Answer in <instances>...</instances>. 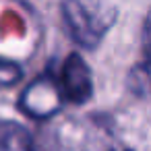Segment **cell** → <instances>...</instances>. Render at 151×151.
Returning a JSON list of instances; mask_svg holds the SVG:
<instances>
[{
	"instance_id": "3957f363",
	"label": "cell",
	"mask_w": 151,
	"mask_h": 151,
	"mask_svg": "<svg viewBox=\"0 0 151 151\" xmlns=\"http://www.w3.org/2000/svg\"><path fill=\"white\" fill-rule=\"evenodd\" d=\"M56 77H58V85H60V93H62L64 101L79 106V104H85L87 99H91V95H93L91 70L77 52L66 56L62 70Z\"/></svg>"
},
{
	"instance_id": "7a4b0ae2",
	"label": "cell",
	"mask_w": 151,
	"mask_h": 151,
	"mask_svg": "<svg viewBox=\"0 0 151 151\" xmlns=\"http://www.w3.org/2000/svg\"><path fill=\"white\" fill-rule=\"evenodd\" d=\"M62 104H64V99H62V93H60L58 77L50 68L44 75H40L31 85L25 87L17 106L27 116L44 120V118L54 116L62 108Z\"/></svg>"
},
{
	"instance_id": "6da1fadb",
	"label": "cell",
	"mask_w": 151,
	"mask_h": 151,
	"mask_svg": "<svg viewBox=\"0 0 151 151\" xmlns=\"http://www.w3.org/2000/svg\"><path fill=\"white\" fill-rule=\"evenodd\" d=\"M64 23L77 46L95 50L116 21V9L104 0H62Z\"/></svg>"
},
{
	"instance_id": "277c9868",
	"label": "cell",
	"mask_w": 151,
	"mask_h": 151,
	"mask_svg": "<svg viewBox=\"0 0 151 151\" xmlns=\"http://www.w3.org/2000/svg\"><path fill=\"white\" fill-rule=\"evenodd\" d=\"M0 151H35L31 132L11 120L0 122Z\"/></svg>"
},
{
	"instance_id": "5b68a950",
	"label": "cell",
	"mask_w": 151,
	"mask_h": 151,
	"mask_svg": "<svg viewBox=\"0 0 151 151\" xmlns=\"http://www.w3.org/2000/svg\"><path fill=\"white\" fill-rule=\"evenodd\" d=\"M21 77H23L21 64H17L15 60H9V58H0V89L17 85L21 81Z\"/></svg>"
}]
</instances>
